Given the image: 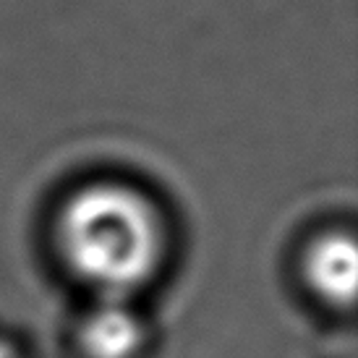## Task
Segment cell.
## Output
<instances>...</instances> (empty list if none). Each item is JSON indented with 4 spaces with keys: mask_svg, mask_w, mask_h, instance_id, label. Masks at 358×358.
Instances as JSON below:
<instances>
[{
    "mask_svg": "<svg viewBox=\"0 0 358 358\" xmlns=\"http://www.w3.org/2000/svg\"><path fill=\"white\" fill-rule=\"evenodd\" d=\"M71 272L102 299H129L157 272L165 254L159 212L141 191L94 180L71 194L55 222Z\"/></svg>",
    "mask_w": 358,
    "mask_h": 358,
    "instance_id": "1",
    "label": "cell"
},
{
    "mask_svg": "<svg viewBox=\"0 0 358 358\" xmlns=\"http://www.w3.org/2000/svg\"><path fill=\"white\" fill-rule=\"evenodd\" d=\"M358 251L350 233L329 230L306 249L303 278L314 296L332 308L348 311L356 301Z\"/></svg>",
    "mask_w": 358,
    "mask_h": 358,
    "instance_id": "2",
    "label": "cell"
},
{
    "mask_svg": "<svg viewBox=\"0 0 358 358\" xmlns=\"http://www.w3.org/2000/svg\"><path fill=\"white\" fill-rule=\"evenodd\" d=\"M87 358H134L144 345V324L126 299H100L79 324Z\"/></svg>",
    "mask_w": 358,
    "mask_h": 358,
    "instance_id": "3",
    "label": "cell"
},
{
    "mask_svg": "<svg viewBox=\"0 0 358 358\" xmlns=\"http://www.w3.org/2000/svg\"><path fill=\"white\" fill-rule=\"evenodd\" d=\"M0 358H16L13 356V350H10L6 343H0Z\"/></svg>",
    "mask_w": 358,
    "mask_h": 358,
    "instance_id": "4",
    "label": "cell"
}]
</instances>
